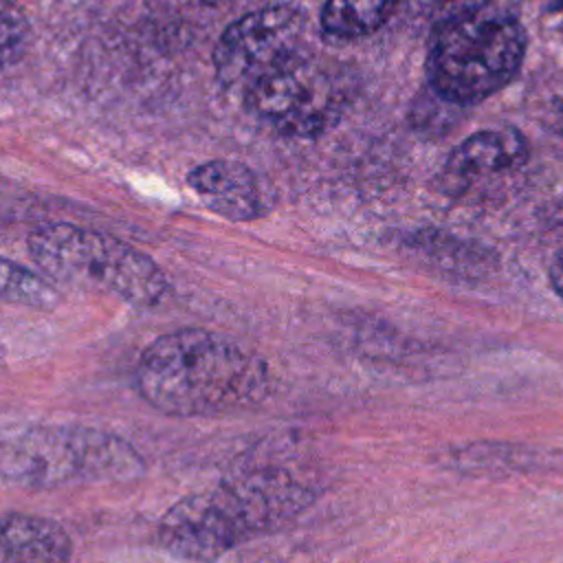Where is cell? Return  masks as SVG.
<instances>
[{"label":"cell","instance_id":"cell-1","mask_svg":"<svg viewBox=\"0 0 563 563\" xmlns=\"http://www.w3.org/2000/svg\"><path fill=\"white\" fill-rule=\"evenodd\" d=\"M134 385L165 416H222L260 405L271 389V369L231 336L180 328L156 336L141 352Z\"/></svg>","mask_w":563,"mask_h":563},{"label":"cell","instance_id":"cell-2","mask_svg":"<svg viewBox=\"0 0 563 563\" xmlns=\"http://www.w3.org/2000/svg\"><path fill=\"white\" fill-rule=\"evenodd\" d=\"M314 499L284 466H253L178 499L156 526V543L176 559L211 563L233 548L279 530Z\"/></svg>","mask_w":563,"mask_h":563},{"label":"cell","instance_id":"cell-3","mask_svg":"<svg viewBox=\"0 0 563 563\" xmlns=\"http://www.w3.org/2000/svg\"><path fill=\"white\" fill-rule=\"evenodd\" d=\"M147 471L121 435L84 424H31L0 440V477L26 488L79 482L128 484Z\"/></svg>","mask_w":563,"mask_h":563},{"label":"cell","instance_id":"cell-4","mask_svg":"<svg viewBox=\"0 0 563 563\" xmlns=\"http://www.w3.org/2000/svg\"><path fill=\"white\" fill-rule=\"evenodd\" d=\"M29 253L55 284L152 308L169 292L165 271L136 246L70 222H46L29 233Z\"/></svg>","mask_w":563,"mask_h":563},{"label":"cell","instance_id":"cell-5","mask_svg":"<svg viewBox=\"0 0 563 563\" xmlns=\"http://www.w3.org/2000/svg\"><path fill=\"white\" fill-rule=\"evenodd\" d=\"M521 22L504 11H477L433 29L424 57L433 92L455 106H473L510 84L526 57Z\"/></svg>","mask_w":563,"mask_h":563},{"label":"cell","instance_id":"cell-6","mask_svg":"<svg viewBox=\"0 0 563 563\" xmlns=\"http://www.w3.org/2000/svg\"><path fill=\"white\" fill-rule=\"evenodd\" d=\"M246 110L275 132L312 139L332 128L347 103L343 75L310 53H299L244 95Z\"/></svg>","mask_w":563,"mask_h":563},{"label":"cell","instance_id":"cell-7","mask_svg":"<svg viewBox=\"0 0 563 563\" xmlns=\"http://www.w3.org/2000/svg\"><path fill=\"white\" fill-rule=\"evenodd\" d=\"M306 15L288 4L251 11L229 24L213 48L218 79L242 95L262 77L303 53Z\"/></svg>","mask_w":563,"mask_h":563},{"label":"cell","instance_id":"cell-8","mask_svg":"<svg viewBox=\"0 0 563 563\" xmlns=\"http://www.w3.org/2000/svg\"><path fill=\"white\" fill-rule=\"evenodd\" d=\"M187 185L207 209L227 220L251 222L266 211L257 176L244 163L229 158L207 161L187 174Z\"/></svg>","mask_w":563,"mask_h":563},{"label":"cell","instance_id":"cell-9","mask_svg":"<svg viewBox=\"0 0 563 563\" xmlns=\"http://www.w3.org/2000/svg\"><path fill=\"white\" fill-rule=\"evenodd\" d=\"M528 141L517 128L482 130L464 139L446 158L444 180L464 189L475 180L508 174L528 161Z\"/></svg>","mask_w":563,"mask_h":563},{"label":"cell","instance_id":"cell-10","mask_svg":"<svg viewBox=\"0 0 563 563\" xmlns=\"http://www.w3.org/2000/svg\"><path fill=\"white\" fill-rule=\"evenodd\" d=\"M68 530L51 517L0 510V563H70Z\"/></svg>","mask_w":563,"mask_h":563},{"label":"cell","instance_id":"cell-11","mask_svg":"<svg viewBox=\"0 0 563 563\" xmlns=\"http://www.w3.org/2000/svg\"><path fill=\"white\" fill-rule=\"evenodd\" d=\"M413 251L438 273L457 282H477L493 273L495 257L477 244L449 240L442 235H418Z\"/></svg>","mask_w":563,"mask_h":563},{"label":"cell","instance_id":"cell-12","mask_svg":"<svg viewBox=\"0 0 563 563\" xmlns=\"http://www.w3.org/2000/svg\"><path fill=\"white\" fill-rule=\"evenodd\" d=\"M398 0H325L321 31L336 40H356L378 31L394 13Z\"/></svg>","mask_w":563,"mask_h":563},{"label":"cell","instance_id":"cell-13","mask_svg":"<svg viewBox=\"0 0 563 563\" xmlns=\"http://www.w3.org/2000/svg\"><path fill=\"white\" fill-rule=\"evenodd\" d=\"M59 301L62 295L53 279L13 260L0 257V303L31 310H53Z\"/></svg>","mask_w":563,"mask_h":563},{"label":"cell","instance_id":"cell-14","mask_svg":"<svg viewBox=\"0 0 563 563\" xmlns=\"http://www.w3.org/2000/svg\"><path fill=\"white\" fill-rule=\"evenodd\" d=\"M460 468L471 471H490L493 468H506V471H528L532 466H541L543 460H539L534 449L526 446H508V444H471L468 449L460 451L457 457Z\"/></svg>","mask_w":563,"mask_h":563},{"label":"cell","instance_id":"cell-15","mask_svg":"<svg viewBox=\"0 0 563 563\" xmlns=\"http://www.w3.org/2000/svg\"><path fill=\"white\" fill-rule=\"evenodd\" d=\"M29 20L18 4L0 0V66L18 62L29 44Z\"/></svg>","mask_w":563,"mask_h":563},{"label":"cell","instance_id":"cell-16","mask_svg":"<svg viewBox=\"0 0 563 563\" xmlns=\"http://www.w3.org/2000/svg\"><path fill=\"white\" fill-rule=\"evenodd\" d=\"M409 11L413 18L431 24L433 29L457 20L466 18L471 13H477L490 4V0H407Z\"/></svg>","mask_w":563,"mask_h":563},{"label":"cell","instance_id":"cell-17","mask_svg":"<svg viewBox=\"0 0 563 563\" xmlns=\"http://www.w3.org/2000/svg\"><path fill=\"white\" fill-rule=\"evenodd\" d=\"M548 277H550V284H552L554 292L563 299V251H559V253L552 257Z\"/></svg>","mask_w":563,"mask_h":563},{"label":"cell","instance_id":"cell-18","mask_svg":"<svg viewBox=\"0 0 563 563\" xmlns=\"http://www.w3.org/2000/svg\"><path fill=\"white\" fill-rule=\"evenodd\" d=\"M205 4H220V2H224V0H202Z\"/></svg>","mask_w":563,"mask_h":563},{"label":"cell","instance_id":"cell-19","mask_svg":"<svg viewBox=\"0 0 563 563\" xmlns=\"http://www.w3.org/2000/svg\"><path fill=\"white\" fill-rule=\"evenodd\" d=\"M556 218H559V222H563V205H561V209H559V213H556Z\"/></svg>","mask_w":563,"mask_h":563},{"label":"cell","instance_id":"cell-20","mask_svg":"<svg viewBox=\"0 0 563 563\" xmlns=\"http://www.w3.org/2000/svg\"><path fill=\"white\" fill-rule=\"evenodd\" d=\"M561 130H563V110H561Z\"/></svg>","mask_w":563,"mask_h":563}]
</instances>
